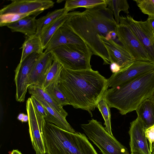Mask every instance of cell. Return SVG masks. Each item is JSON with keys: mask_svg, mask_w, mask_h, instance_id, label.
Returning a JSON list of instances; mask_svg holds the SVG:
<instances>
[{"mask_svg": "<svg viewBox=\"0 0 154 154\" xmlns=\"http://www.w3.org/2000/svg\"><path fill=\"white\" fill-rule=\"evenodd\" d=\"M24 115L25 114L23 113H20L17 117V119L18 120L22 122L23 119Z\"/></svg>", "mask_w": 154, "mask_h": 154, "instance_id": "d590c367", "label": "cell"}, {"mask_svg": "<svg viewBox=\"0 0 154 154\" xmlns=\"http://www.w3.org/2000/svg\"><path fill=\"white\" fill-rule=\"evenodd\" d=\"M146 129L143 122L138 117L131 122L128 133L131 153L140 151L144 154H152L146 136Z\"/></svg>", "mask_w": 154, "mask_h": 154, "instance_id": "5bb4252c", "label": "cell"}, {"mask_svg": "<svg viewBox=\"0 0 154 154\" xmlns=\"http://www.w3.org/2000/svg\"><path fill=\"white\" fill-rule=\"evenodd\" d=\"M105 3V0H68L66 1L64 8L69 12L79 8H90Z\"/></svg>", "mask_w": 154, "mask_h": 154, "instance_id": "d4e9b609", "label": "cell"}, {"mask_svg": "<svg viewBox=\"0 0 154 154\" xmlns=\"http://www.w3.org/2000/svg\"><path fill=\"white\" fill-rule=\"evenodd\" d=\"M4 6L0 15L8 14H38L53 7L54 2L50 0H14Z\"/></svg>", "mask_w": 154, "mask_h": 154, "instance_id": "8fae6325", "label": "cell"}, {"mask_svg": "<svg viewBox=\"0 0 154 154\" xmlns=\"http://www.w3.org/2000/svg\"><path fill=\"white\" fill-rule=\"evenodd\" d=\"M68 13V12L64 8L49 12L45 15L36 19V34L40 35L42 30L46 26Z\"/></svg>", "mask_w": 154, "mask_h": 154, "instance_id": "603a6c76", "label": "cell"}, {"mask_svg": "<svg viewBox=\"0 0 154 154\" xmlns=\"http://www.w3.org/2000/svg\"><path fill=\"white\" fill-rule=\"evenodd\" d=\"M10 154H22L17 149H14Z\"/></svg>", "mask_w": 154, "mask_h": 154, "instance_id": "74e56055", "label": "cell"}, {"mask_svg": "<svg viewBox=\"0 0 154 154\" xmlns=\"http://www.w3.org/2000/svg\"><path fill=\"white\" fill-rule=\"evenodd\" d=\"M149 99L154 103V92L152 96Z\"/></svg>", "mask_w": 154, "mask_h": 154, "instance_id": "f35d334b", "label": "cell"}, {"mask_svg": "<svg viewBox=\"0 0 154 154\" xmlns=\"http://www.w3.org/2000/svg\"><path fill=\"white\" fill-rule=\"evenodd\" d=\"M26 105L29 131L32 147L36 154H45L43 129L45 121L36 109L31 97L27 100Z\"/></svg>", "mask_w": 154, "mask_h": 154, "instance_id": "52a82bcc", "label": "cell"}, {"mask_svg": "<svg viewBox=\"0 0 154 154\" xmlns=\"http://www.w3.org/2000/svg\"><path fill=\"white\" fill-rule=\"evenodd\" d=\"M69 16L68 13L57 19L42 30L40 35L44 50L46 49L56 31L67 20Z\"/></svg>", "mask_w": 154, "mask_h": 154, "instance_id": "7402d4cb", "label": "cell"}, {"mask_svg": "<svg viewBox=\"0 0 154 154\" xmlns=\"http://www.w3.org/2000/svg\"><path fill=\"white\" fill-rule=\"evenodd\" d=\"M81 125L88 138L100 150L102 154H130L127 149L110 135L101 122L92 119Z\"/></svg>", "mask_w": 154, "mask_h": 154, "instance_id": "8992f818", "label": "cell"}, {"mask_svg": "<svg viewBox=\"0 0 154 154\" xmlns=\"http://www.w3.org/2000/svg\"><path fill=\"white\" fill-rule=\"evenodd\" d=\"M146 20L150 23L154 33V17H148Z\"/></svg>", "mask_w": 154, "mask_h": 154, "instance_id": "e575fe53", "label": "cell"}, {"mask_svg": "<svg viewBox=\"0 0 154 154\" xmlns=\"http://www.w3.org/2000/svg\"><path fill=\"white\" fill-rule=\"evenodd\" d=\"M146 136L149 142L150 150L152 153V145L154 142V125L146 129Z\"/></svg>", "mask_w": 154, "mask_h": 154, "instance_id": "1f68e13d", "label": "cell"}, {"mask_svg": "<svg viewBox=\"0 0 154 154\" xmlns=\"http://www.w3.org/2000/svg\"><path fill=\"white\" fill-rule=\"evenodd\" d=\"M47 154V153H46V154Z\"/></svg>", "mask_w": 154, "mask_h": 154, "instance_id": "ee69618b", "label": "cell"}, {"mask_svg": "<svg viewBox=\"0 0 154 154\" xmlns=\"http://www.w3.org/2000/svg\"><path fill=\"white\" fill-rule=\"evenodd\" d=\"M131 154H132V153H131Z\"/></svg>", "mask_w": 154, "mask_h": 154, "instance_id": "7bdbcfd3", "label": "cell"}, {"mask_svg": "<svg viewBox=\"0 0 154 154\" xmlns=\"http://www.w3.org/2000/svg\"><path fill=\"white\" fill-rule=\"evenodd\" d=\"M117 37L116 33L115 31H111L108 33L105 37V38L107 40H114Z\"/></svg>", "mask_w": 154, "mask_h": 154, "instance_id": "836d02e7", "label": "cell"}, {"mask_svg": "<svg viewBox=\"0 0 154 154\" xmlns=\"http://www.w3.org/2000/svg\"><path fill=\"white\" fill-rule=\"evenodd\" d=\"M154 92V70L120 86L107 89L103 98L110 108H114L122 115L134 110Z\"/></svg>", "mask_w": 154, "mask_h": 154, "instance_id": "3957f363", "label": "cell"}, {"mask_svg": "<svg viewBox=\"0 0 154 154\" xmlns=\"http://www.w3.org/2000/svg\"><path fill=\"white\" fill-rule=\"evenodd\" d=\"M28 92L31 95L38 97L45 101L57 112L66 118L68 114L63 107L58 104L45 90L40 87L35 85H29Z\"/></svg>", "mask_w": 154, "mask_h": 154, "instance_id": "44dd1931", "label": "cell"}, {"mask_svg": "<svg viewBox=\"0 0 154 154\" xmlns=\"http://www.w3.org/2000/svg\"><path fill=\"white\" fill-rule=\"evenodd\" d=\"M63 24L77 34L85 42L93 55L101 58L105 65L111 64L107 51L98 36L105 37L115 31L117 24L113 14L106 3L86 9L82 12L69 13Z\"/></svg>", "mask_w": 154, "mask_h": 154, "instance_id": "6da1fadb", "label": "cell"}, {"mask_svg": "<svg viewBox=\"0 0 154 154\" xmlns=\"http://www.w3.org/2000/svg\"><path fill=\"white\" fill-rule=\"evenodd\" d=\"M28 121V116L27 114H25L23 119L22 121L23 122H26Z\"/></svg>", "mask_w": 154, "mask_h": 154, "instance_id": "8d00e7d4", "label": "cell"}, {"mask_svg": "<svg viewBox=\"0 0 154 154\" xmlns=\"http://www.w3.org/2000/svg\"><path fill=\"white\" fill-rule=\"evenodd\" d=\"M107 51L111 63L115 62L120 67V71L128 68L134 61V58L122 45L114 40H106L98 36Z\"/></svg>", "mask_w": 154, "mask_h": 154, "instance_id": "4fadbf2b", "label": "cell"}, {"mask_svg": "<svg viewBox=\"0 0 154 154\" xmlns=\"http://www.w3.org/2000/svg\"><path fill=\"white\" fill-rule=\"evenodd\" d=\"M141 11L148 17H154V0H134Z\"/></svg>", "mask_w": 154, "mask_h": 154, "instance_id": "f1b7e54d", "label": "cell"}, {"mask_svg": "<svg viewBox=\"0 0 154 154\" xmlns=\"http://www.w3.org/2000/svg\"><path fill=\"white\" fill-rule=\"evenodd\" d=\"M70 44L86 45L73 31L63 25L54 35L44 52L46 53L58 47Z\"/></svg>", "mask_w": 154, "mask_h": 154, "instance_id": "2e32d148", "label": "cell"}, {"mask_svg": "<svg viewBox=\"0 0 154 154\" xmlns=\"http://www.w3.org/2000/svg\"><path fill=\"white\" fill-rule=\"evenodd\" d=\"M59 86L69 105L91 112L109 88L107 79L92 69L72 70L63 67Z\"/></svg>", "mask_w": 154, "mask_h": 154, "instance_id": "7a4b0ae2", "label": "cell"}, {"mask_svg": "<svg viewBox=\"0 0 154 154\" xmlns=\"http://www.w3.org/2000/svg\"><path fill=\"white\" fill-rule=\"evenodd\" d=\"M50 51L54 60L57 61L64 68L72 70L92 69L90 61L93 54L87 45H65Z\"/></svg>", "mask_w": 154, "mask_h": 154, "instance_id": "5b68a950", "label": "cell"}, {"mask_svg": "<svg viewBox=\"0 0 154 154\" xmlns=\"http://www.w3.org/2000/svg\"><path fill=\"white\" fill-rule=\"evenodd\" d=\"M35 97L41 103L45 109L47 116L44 119L46 122L52 123L67 131L73 133L76 132L67 122L66 118L57 112L44 100L38 97Z\"/></svg>", "mask_w": 154, "mask_h": 154, "instance_id": "e0dca14e", "label": "cell"}, {"mask_svg": "<svg viewBox=\"0 0 154 154\" xmlns=\"http://www.w3.org/2000/svg\"><path fill=\"white\" fill-rule=\"evenodd\" d=\"M21 48L22 52L20 62L32 53L41 54L44 52L40 35L37 34L26 37Z\"/></svg>", "mask_w": 154, "mask_h": 154, "instance_id": "d6986e66", "label": "cell"}, {"mask_svg": "<svg viewBox=\"0 0 154 154\" xmlns=\"http://www.w3.org/2000/svg\"><path fill=\"white\" fill-rule=\"evenodd\" d=\"M119 42L135 61L149 62V55L136 35L122 20L115 30Z\"/></svg>", "mask_w": 154, "mask_h": 154, "instance_id": "ba28073f", "label": "cell"}, {"mask_svg": "<svg viewBox=\"0 0 154 154\" xmlns=\"http://www.w3.org/2000/svg\"><path fill=\"white\" fill-rule=\"evenodd\" d=\"M133 154H144L142 152L140 151H134L133 152H131Z\"/></svg>", "mask_w": 154, "mask_h": 154, "instance_id": "ab89813d", "label": "cell"}, {"mask_svg": "<svg viewBox=\"0 0 154 154\" xmlns=\"http://www.w3.org/2000/svg\"><path fill=\"white\" fill-rule=\"evenodd\" d=\"M32 53L20 62L15 70L14 80L16 86L15 98L18 102L25 100L31 70L36 61L43 54Z\"/></svg>", "mask_w": 154, "mask_h": 154, "instance_id": "30bf717a", "label": "cell"}, {"mask_svg": "<svg viewBox=\"0 0 154 154\" xmlns=\"http://www.w3.org/2000/svg\"><path fill=\"white\" fill-rule=\"evenodd\" d=\"M110 65V69L112 73H117L120 71V67L116 63L112 62Z\"/></svg>", "mask_w": 154, "mask_h": 154, "instance_id": "d6a6232c", "label": "cell"}, {"mask_svg": "<svg viewBox=\"0 0 154 154\" xmlns=\"http://www.w3.org/2000/svg\"><path fill=\"white\" fill-rule=\"evenodd\" d=\"M54 59L51 51L43 54L38 59L31 72L29 79V86L35 85L42 88L48 72Z\"/></svg>", "mask_w": 154, "mask_h": 154, "instance_id": "9a60e30c", "label": "cell"}, {"mask_svg": "<svg viewBox=\"0 0 154 154\" xmlns=\"http://www.w3.org/2000/svg\"><path fill=\"white\" fill-rule=\"evenodd\" d=\"M122 20L130 28L147 52L149 62L154 64V33L149 23L137 21L130 15L121 16Z\"/></svg>", "mask_w": 154, "mask_h": 154, "instance_id": "9c48e42d", "label": "cell"}, {"mask_svg": "<svg viewBox=\"0 0 154 154\" xmlns=\"http://www.w3.org/2000/svg\"><path fill=\"white\" fill-rule=\"evenodd\" d=\"M154 70V64L149 62L134 61L125 70L112 73L107 79L108 87L120 86L136 78Z\"/></svg>", "mask_w": 154, "mask_h": 154, "instance_id": "7c38bea8", "label": "cell"}, {"mask_svg": "<svg viewBox=\"0 0 154 154\" xmlns=\"http://www.w3.org/2000/svg\"><path fill=\"white\" fill-rule=\"evenodd\" d=\"M63 68V66L56 60H54L47 74L43 88L44 90L56 82L59 81Z\"/></svg>", "mask_w": 154, "mask_h": 154, "instance_id": "484cf974", "label": "cell"}, {"mask_svg": "<svg viewBox=\"0 0 154 154\" xmlns=\"http://www.w3.org/2000/svg\"><path fill=\"white\" fill-rule=\"evenodd\" d=\"M30 97L37 110L45 118L47 116V113L43 105L35 96L31 95Z\"/></svg>", "mask_w": 154, "mask_h": 154, "instance_id": "4dcf8cb0", "label": "cell"}, {"mask_svg": "<svg viewBox=\"0 0 154 154\" xmlns=\"http://www.w3.org/2000/svg\"><path fill=\"white\" fill-rule=\"evenodd\" d=\"M43 132L48 154H98L84 134L69 132L46 122Z\"/></svg>", "mask_w": 154, "mask_h": 154, "instance_id": "277c9868", "label": "cell"}, {"mask_svg": "<svg viewBox=\"0 0 154 154\" xmlns=\"http://www.w3.org/2000/svg\"><path fill=\"white\" fill-rule=\"evenodd\" d=\"M108 8L112 12L117 25L120 23L119 13L121 11L128 14L129 6L126 0H105Z\"/></svg>", "mask_w": 154, "mask_h": 154, "instance_id": "cb8c5ba5", "label": "cell"}, {"mask_svg": "<svg viewBox=\"0 0 154 154\" xmlns=\"http://www.w3.org/2000/svg\"><path fill=\"white\" fill-rule=\"evenodd\" d=\"M97 107L101 112L104 119V124L105 125V129L110 135H113L111 127L110 107L103 98L98 103Z\"/></svg>", "mask_w": 154, "mask_h": 154, "instance_id": "83f0119b", "label": "cell"}, {"mask_svg": "<svg viewBox=\"0 0 154 154\" xmlns=\"http://www.w3.org/2000/svg\"><path fill=\"white\" fill-rule=\"evenodd\" d=\"M38 14H8L0 15V26H6L8 24L17 21L26 17L37 16Z\"/></svg>", "mask_w": 154, "mask_h": 154, "instance_id": "f546056e", "label": "cell"}, {"mask_svg": "<svg viewBox=\"0 0 154 154\" xmlns=\"http://www.w3.org/2000/svg\"><path fill=\"white\" fill-rule=\"evenodd\" d=\"M152 154H154V152L152 151Z\"/></svg>", "mask_w": 154, "mask_h": 154, "instance_id": "b9f144b4", "label": "cell"}, {"mask_svg": "<svg viewBox=\"0 0 154 154\" xmlns=\"http://www.w3.org/2000/svg\"><path fill=\"white\" fill-rule=\"evenodd\" d=\"M152 151L154 152V142L153 143L152 145Z\"/></svg>", "mask_w": 154, "mask_h": 154, "instance_id": "60d3db41", "label": "cell"}, {"mask_svg": "<svg viewBox=\"0 0 154 154\" xmlns=\"http://www.w3.org/2000/svg\"><path fill=\"white\" fill-rule=\"evenodd\" d=\"M59 81H58L49 86L45 90L58 104L63 107L69 105L66 97L59 86Z\"/></svg>", "mask_w": 154, "mask_h": 154, "instance_id": "4316f807", "label": "cell"}, {"mask_svg": "<svg viewBox=\"0 0 154 154\" xmlns=\"http://www.w3.org/2000/svg\"><path fill=\"white\" fill-rule=\"evenodd\" d=\"M37 16L26 17L17 21L6 25L12 32H20L29 37L36 34Z\"/></svg>", "mask_w": 154, "mask_h": 154, "instance_id": "ac0fdd59", "label": "cell"}, {"mask_svg": "<svg viewBox=\"0 0 154 154\" xmlns=\"http://www.w3.org/2000/svg\"><path fill=\"white\" fill-rule=\"evenodd\" d=\"M136 111L146 129L154 125V103L149 99L142 103Z\"/></svg>", "mask_w": 154, "mask_h": 154, "instance_id": "ffe728a7", "label": "cell"}]
</instances>
